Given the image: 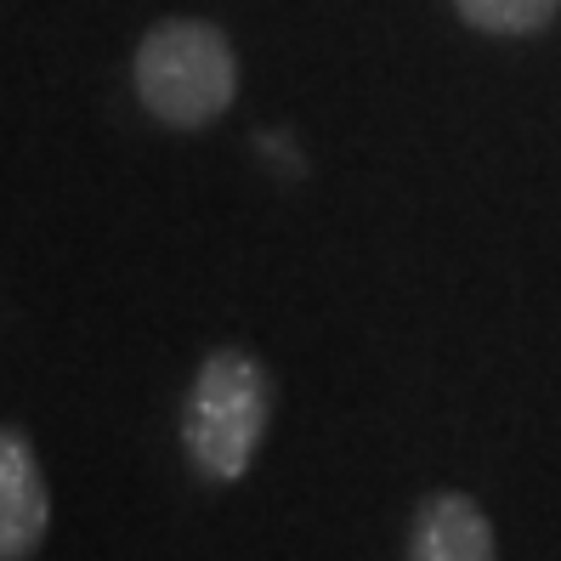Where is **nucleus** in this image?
I'll use <instances>...</instances> for the list:
<instances>
[{
    "instance_id": "nucleus-1",
    "label": "nucleus",
    "mask_w": 561,
    "mask_h": 561,
    "mask_svg": "<svg viewBox=\"0 0 561 561\" xmlns=\"http://www.w3.org/2000/svg\"><path fill=\"white\" fill-rule=\"evenodd\" d=\"M142 108L171 130H205L239 96V57L233 41L205 18H164L137 41L130 57Z\"/></svg>"
},
{
    "instance_id": "nucleus-2",
    "label": "nucleus",
    "mask_w": 561,
    "mask_h": 561,
    "mask_svg": "<svg viewBox=\"0 0 561 561\" xmlns=\"http://www.w3.org/2000/svg\"><path fill=\"white\" fill-rule=\"evenodd\" d=\"M273 425V375L261 357L221 346L199 363L182 403V448L210 482H239Z\"/></svg>"
},
{
    "instance_id": "nucleus-3",
    "label": "nucleus",
    "mask_w": 561,
    "mask_h": 561,
    "mask_svg": "<svg viewBox=\"0 0 561 561\" xmlns=\"http://www.w3.org/2000/svg\"><path fill=\"white\" fill-rule=\"evenodd\" d=\"M51 488L41 454L18 425H0V561H28L46 545Z\"/></svg>"
},
{
    "instance_id": "nucleus-4",
    "label": "nucleus",
    "mask_w": 561,
    "mask_h": 561,
    "mask_svg": "<svg viewBox=\"0 0 561 561\" xmlns=\"http://www.w3.org/2000/svg\"><path fill=\"white\" fill-rule=\"evenodd\" d=\"M409 561H500L493 522L471 493H432L409 527Z\"/></svg>"
},
{
    "instance_id": "nucleus-5",
    "label": "nucleus",
    "mask_w": 561,
    "mask_h": 561,
    "mask_svg": "<svg viewBox=\"0 0 561 561\" xmlns=\"http://www.w3.org/2000/svg\"><path fill=\"white\" fill-rule=\"evenodd\" d=\"M459 18H466L471 28H482V35H539V28L556 23L561 0H454Z\"/></svg>"
}]
</instances>
